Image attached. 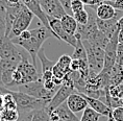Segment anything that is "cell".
<instances>
[{
	"instance_id": "1",
	"label": "cell",
	"mask_w": 123,
	"mask_h": 121,
	"mask_svg": "<svg viewBox=\"0 0 123 121\" xmlns=\"http://www.w3.org/2000/svg\"><path fill=\"white\" fill-rule=\"evenodd\" d=\"M55 37L51 29L47 28L45 26H40L38 28L25 30L20 36L12 39V42L15 45L22 47L24 50H26L29 53L32 61V65L37 67V57L38 52L43 47V44L47 39Z\"/></svg>"
},
{
	"instance_id": "2",
	"label": "cell",
	"mask_w": 123,
	"mask_h": 121,
	"mask_svg": "<svg viewBox=\"0 0 123 121\" xmlns=\"http://www.w3.org/2000/svg\"><path fill=\"white\" fill-rule=\"evenodd\" d=\"M8 93L13 95V97L17 104V111L20 114L28 113V112H35L38 110H44L47 107L48 102L47 100L43 99H38L32 96H29L22 93L20 91H14V90H8Z\"/></svg>"
},
{
	"instance_id": "3",
	"label": "cell",
	"mask_w": 123,
	"mask_h": 121,
	"mask_svg": "<svg viewBox=\"0 0 123 121\" xmlns=\"http://www.w3.org/2000/svg\"><path fill=\"white\" fill-rule=\"evenodd\" d=\"M82 41V40H81ZM86 51H87L89 70L91 74L98 75L103 69L104 65V49L98 47V46L92 45L88 41H82Z\"/></svg>"
},
{
	"instance_id": "4",
	"label": "cell",
	"mask_w": 123,
	"mask_h": 121,
	"mask_svg": "<svg viewBox=\"0 0 123 121\" xmlns=\"http://www.w3.org/2000/svg\"><path fill=\"white\" fill-rule=\"evenodd\" d=\"M32 19H33V14L25 5L22 4L16 18H15V21L13 23V26H12V30L10 32L8 38L12 40L18 36H20L25 30H28V27L31 24Z\"/></svg>"
},
{
	"instance_id": "5",
	"label": "cell",
	"mask_w": 123,
	"mask_h": 121,
	"mask_svg": "<svg viewBox=\"0 0 123 121\" xmlns=\"http://www.w3.org/2000/svg\"><path fill=\"white\" fill-rule=\"evenodd\" d=\"M17 91L25 93V94L32 96V97H35V98L43 99V100H47V101L50 100V99L53 97V95L55 94V93L51 92V91H48V90L45 88L42 79L38 80V82H33V83H26V85L19 86Z\"/></svg>"
},
{
	"instance_id": "6",
	"label": "cell",
	"mask_w": 123,
	"mask_h": 121,
	"mask_svg": "<svg viewBox=\"0 0 123 121\" xmlns=\"http://www.w3.org/2000/svg\"><path fill=\"white\" fill-rule=\"evenodd\" d=\"M119 30H117L107 43L104 50V65L100 73L107 74L117 63V46L119 44Z\"/></svg>"
},
{
	"instance_id": "7",
	"label": "cell",
	"mask_w": 123,
	"mask_h": 121,
	"mask_svg": "<svg viewBox=\"0 0 123 121\" xmlns=\"http://www.w3.org/2000/svg\"><path fill=\"white\" fill-rule=\"evenodd\" d=\"M0 58L20 64L22 61V51L18 49V46L15 45L10 38L4 37L0 39Z\"/></svg>"
},
{
	"instance_id": "8",
	"label": "cell",
	"mask_w": 123,
	"mask_h": 121,
	"mask_svg": "<svg viewBox=\"0 0 123 121\" xmlns=\"http://www.w3.org/2000/svg\"><path fill=\"white\" fill-rule=\"evenodd\" d=\"M75 92L74 87L71 86H67V85H62L60 87V89L56 91V93L53 95V97L50 99V101L48 102L47 107L45 108V110L47 111V113H51L53 112L55 108H57L61 104H63L64 102L67 101V99L69 98V96L72 94V93Z\"/></svg>"
},
{
	"instance_id": "9",
	"label": "cell",
	"mask_w": 123,
	"mask_h": 121,
	"mask_svg": "<svg viewBox=\"0 0 123 121\" xmlns=\"http://www.w3.org/2000/svg\"><path fill=\"white\" fill-rule=\"evenodd\" d=\"M18 70L22 73L23 78H24V85L33 82H38V80L42 79V73L40 74L37 70V67H35L29 61L27 60L24 52L22 51V61L18 65Z\"/></svg>"
},
{
	"instance_id": "10",
	"label": "cell",
	"mask_w": 123,
	"mask_h": 121,
	"mask_svg": "<svg viewBox=\"0 0 123 121\" xmlns=\"http://www.w3.org/2000/svg\"><path fill=\"white\" fill-rule=\"evenodd\" d=\"M49 26H50V29L55 35V38L56 39L66 42L67 44L71 45L72 47H75L76 46V43H77V38H76V36H72V35H69L68 32H66L65 29H64L63 26H62L60 19L49 18Z\"/></svg>"
},
{
	"instance_id": "11",
	"label": "cell",
	"mask_w": 123,
	"mask_h": 121,
	"mask_svg": "<svg viewBox=\"0 0 123 121\" xmlns=\"http://www.w3.org/2000/svg\"><path fill=\"white\" fill-rule=\"evenodd\" d=\"M39 2L43 11L49 18L61 20L65 15H67V12L58 0H39Z\"/></svg>"
},
{
	"instance_id": "12",
	"label": "cell",
	"mask_w": 123,
	"mask_h": 121,
	"mask_svg": "<svg viewBox=\"0 0 123 121\" xmlns=\"http://www.w3.org/2000/svg\"><path fill=\"white\" fill-rule=\"evenodd\" d=\"M120 18L115 17L111 20H100V19H96L97 22V26L101 32H103L107 38L111 39L112 37L115 35V32L117 30H119V26H118V21Z\"/></svg>"
},
{
	"instance_id": "13",
	"label": "cell",
	"mask_w": 123,
	"mask_h": 121,
	"mask_svg": "<svg viewBox=\"0 0 123 121\" xmlns=\"http://www.w3.org/2000/svg\"><path fill=\"white\" fill-rule=\"evenodd\" d=\"M67 104L68 108L71 110L73 113H78V112L85 111L88 108V101L86 100V98L81 94H79L77 92L72 93L69 96V98L67 99Z\"/></svg>"
},
{
	"instance_id": "14",
	"label": "cell",
	"mask_w": 123,
	"mask_h": 121,
	"mask_svg": "<svg viewBox=\"0 0 123 121\" xmlns=\"http://www.w3.org/2000/svg\"><path fill=\"white\" fill-rule=\"evenodd\" d=\"M79 94H81V93H79ZM81 95L86 98V100L88 101L89 107H90L92 110H94L95 112H97V113L100 114L101 116H105L107 118L112 117V112H113V110L111 108L107 107L106 103H104V102L101 101L100 99L89 97V96L85 95V94H81Z\"/></svg>"
},
{
	"instance_id": "15",
	"label": "cell",
	"mask_w": 123,
	"mask_h": 121,
	"mask_svg": "<svg viewBox=\"0 0 123 121\" xmlns=\"http://www.w3.org/2000/svg\"><path fill=\"white\" fill-rule=\"evenodd\" d=\"M25 6L33 14V16L39 18L40 21H41L42 24H43V26H45V27H47V28L50 29V26H49V17L45 14V12L43 11L39 0H33V1H31L30 3L26 4Z\"/></svg>"
},
{
	"instance_id": "16",
	"label": "cell",
	"mask_w": 123,
	"mask_h": 121,
	"mask_svg": "<svg viewBox=\"0 0 123 121\" xmlns=\"http://www.w3.org/2000/svg\"><path fill=\"white\" fill-rule=\"evenodd\" d=\"M95 12H96V17L100 20H111L117 17V14H118V12L109 2H103L99 4L98 6H96Z\"/></svg>"
},
{
	"instance_id": "17",
	"label": "cell",
	"mask_w": 123,
	"mask_h": 121,
	"mask_svg": "<svg viewBox=\"0 0 123 121\" xmlns=\"http://www.w3.org/2000/svg\"><path fill=\"white\" fill-rule=\"evenodd\" d=\"M53 112L56 114V116L63 121H79L77 116L68 108L67 102H64L63 104H61L60 107L57 108H55Z\"/></svg>"
},
{
	"instance_id": "18",
	"label": "cell",
	"mask_w": 123,
	"mask_h": 121,
	"mask_svg": "<svg viewBox=\"0 0 123 121\" xmlns=\"http://www.w3.org/2000/svg\"><path fill=\"white\" fill-rule=\"evenodd\" d=\"M61 23H62V26H63V28L65 29L66 32H68L69 35L75 36L76 32H77L78 24L75 21L74 17L67 14L61 19Z\"/></svg>"
},
{
	"instance_id": "19",
	"label": "cell",
	"mask_w": 123,
	"mask_h": 121,
	"mask_svg": "<svg viewBox=\"0 0 123 121\" xmlns=\"http://www.w3.org/2000/svg\"><path fill=\"white\" fill-rule=\"evenodd\" d=\"M76 38H77V43H76V46L74 47V52H73L72 58H76V60H85L88 61L87 57V51H86V48L84 44H82V41L77 33H75Z\"/></svg>"
},
{
	"instance_id": "20",
	"label": "cell",
	"mask_w": 123,
	"mask_h": 121,
	"mask_svg": "<svg viewBox=\"0 0 123 121\" xmlns=\"http://www.w3.org/2000/svg\"><path fill=\"white\" fill-rule=\"evenodd\" d=\"M38 57L40 58V61H41L42 72H45V71H52L55 63H54V62H52L51 60H49V58L46 57L43 47L40 49V51L38 52Z\"/></svg>"
},
{
	"instance_id": "21",
	"label": "cell",
	"mask_w": 123,
	"mask_h": 121,
	"mask_svg": "<svg viewBox=\"0 0 123 121\" xmlns=\"http://www.w3.org/2000/svg\"><path fill=\"white\" fill-rule=\"evenodd\" d=\"M71 62H72L71 57H69V55H67V54H64L58 58V61L55 63V65L60 67L61 69H63L67 74H69L70 72H71V69H70Z\"/></svg>"
},
{
	"instance_id": "22",
	"label": "cell",
	"mask_w": 123,
	"mask_h": 121,
	"mask_svg": "<svg viewBox=\"0 0 123 121\" xmlns=\"http://www.w3.org/2000/svg\"><path fill=\"white\" fill-rule=\"evenodd\" d=\"M101 115L98 114L97 112L92 110L90 107H88L82 113V116L79 121H98Z\"/></svg>"
},
{
	"instance_id": "23",
	"label": "cell",
	"mask_w": 123,
	"mask_h": 121,
	"mask_svg": "<svg viewBox=\"0 0 123 121\" xmlns=\"http://www.w3.org/2000/svg\"><path fill=\"white\" fill-rule=\"evenodd\" d=\"M20 118V113L17 110H2L1 119L5 121H18Z\"/></svg>"
},
{
	"instance_id": "24",
	"label": "cell",
	"mask_w": 123,
	"mask_h": 121,
	"mask_svg": "<svg viewBox=\"0 0 123 121\" xmlns=\"http://www.w3.org/2000/svg\"><path fill=\"white\" fill-rule=\"evenodd\" d=\"M6 33V10L0 7V39L4 38Z\"/></svg>"
},
{
	"instance_id": "25",
	"label": "cell",
	"mask_w": 123,
	"mask_h": 121,
	"mask_svg": "<svg viewBox=\"0 0 123 121\" xmlns=\"http://www.w3.org/2000/svg\"><path fill=\"white\" fill-rule=\"evenodd\" d=\"M73 17H74V19L78 25H86L89 21V13L86 10L73 14Z\"/></svg>"
},
{
	"instance_id": "26",
	"label": "cell",
	"mask_w": 123,
	"mask_h": 121,
	"mask_svg": "<svg viewBox=\"0 0 123 121\" xmlns=\"http://www.w3.org/2000/svg\"><path fill=\"white\" fill-rule=\"evenodd\" d=\"M31 121H50V116L45 110H38L33 112Z\"/></svg>"
},
{
	"instance_id": "27",
	"label": "cell",
	"mask_w": 123,
	"mask_h": 121,
	"mask_svg": "<svg viewBox=\"0 0 123 121\" xmlns=\"http://www.w3.org/2000/svg\"><path fill=\"white\" fill-rule=\"evenodd\" d=\"M84 10H85V4L82 3V1H80V0H72V2H71L72 16H73V14L80 12V11H84Z\"/></svg>"
},
{
	"instance_id": "28",
	"label": "cell",
	"mask_w": 123,
	"mask_h": 121,
	"mask_svg": "<svg viewBox=\"0 0 123 121\" xmlns=\"http://www.w3.org/2000/svg\"><path fill=\"white\" fill-rule=\"evenodd\" d=\"M112 117L115 121H123V107L113 108Z\"/></svg>"
},
{
	"instance_id": "29",
	"label": "cell",
	"mask_w": 123,
	"mask_h": 121,
	"mask_svg": "<svg viewBox=\"0 0 123 121\" xmlns=\"http://www.w3.org/2000/svg\"><path fill=\"white\" fill-rule=\"evenodd\" d=\"M85 5H89V6H98L99 4L103 3L105 1H112V0H80Z\"/></svg>"
},
{
	"instance_id": "30",
	"label": "cell",
	"mask_w": 123,
	"mask_h": 121,
	"mask_svg": "<svg viewBox=\"0 0 123 121\" xmlns=\"http://www.w3.org/2000/svg\"><path fill=\"white\" fill-rule=\"evenodd\" d=\"M58 1H60L62 3V5L64 6L65 11L67 12V14L72 16V12H71V2H72V0H58Z\"/></svg>"
},
{
	"instance_id": "31",
	"label": "cell",
	"mask_w": 123,
	"mask_h": 121,
	"mask_svg": "<svg viewBox=\"0 0 123 121\" xmlns=\"http://www.w3.org/2000/svg\"><path fill=\"white\" fill-rule=\"evenodd\" d=\"M111 5H113L115 10L123 11V0H113V1H109Z\"/></svg>"
},
{
	"instance_id": "32",
	"label": "cell",
	"mask_w": 123,
	"mask_h": 121,
	"mask_svg": "<svg viewBox=\"0 0 123 121\" xmlns=\"http://www.w3.org/2000/svg\"><path fill=\"white\" fill-rule=\"evenodd\" d=\"M123 58V42H119L117 46V63Z\"/></svg>"
},
{
	"instance_id": "33",
	"label": "cell",
	"mask_w": 123,
	"mask_h": 121,
	"mask_svg": "<svg viewBox=\"0 0 123 121\" xmlns=\"http://www.w3.org/2000/svg\"><path fill=\"white\" fill-rule=\"evenodd\" d=\"M33 112H28V113H23L20 114V118L18 121H31Z\"/></svg>"
},
{
	"instance_id": "34",
	"label": "cell",
	"mask_w": 123,
	"mask_h": 121,
	"mask_svg": "<svg viewBox=\"0 0 123 121\" xmlns=\"http://www.w3.org/2000/svg\"><path fill=\"white\" fill-rule=\"evenodd\" d=\"M53 79V73L52 71H45L42 72V80L43 82H49Z\"/></svg>"
},
{
	"instance_id": "35",
	"label": "cell",
	"mask_w": 123,
	"mask_h": 121,
	"mask_svg": "<svg viewBox=\"0 0 123 121\" xmlns=\"http://www.w3.org/2000/svg\"><path fill=\"white\" fill-rule=\"evenodd\" d=\"M0 7H2V8H5V10H7V8L12 7V5L7 2V0H0Z\"/></svg>"
},
{
	"instance_id": "36",
	"label": "cell",
	"mask_w": 123,
	"mask_h": 121,
	"mask_svg": "<svg viewBox=\"0 0 123 121\" xmlns=\"http://www.w3.org/2000/svg\"><path fill=\"white\" fill-rule=\"evenodd\" d=\"M49 116H50V121H63V120H61L60 118L56 116V114H55L54 112L49 113Z\"/></svg>"
},
{
	"instance_id": "37",
	"label": "cell",
	"mask_w": 123,
	"mask_h": 121,
	"mask_svg": "<svg viewBox=\"0 0 123 121\" xmlns=\"http://www.w3.org/2000/svg\"><path fill=\"white\" fill-rule=\"evenodd\" d=\"M7 2L12 5V6H17V5L21 4V1H20V0H7Z\"/></svg>"
},
{
	"instance_id": "38",
	"label": "cell",
	"mask_w": 123,
	"mask_h": 121,
	"mask_svg": "<svg viewBox=\"0 0 123 121\" xmlns=\"http://www.w3.org/2000/svg\"><path fill=\"white\" fill-rule=\"evenodd\" d=\"M20 1H21V3H22L23 5H26V4L30 3L31 1H33V0H20Z\"/></svg>"
},
{
	"instance_id": "39",
	"label": "cell",
	"mask_w": 123,
	"mask_h": 121,
	"mask_svg": "<svg viewBox=\"0 0 123 121\" xmlns=\"http://www.w3.org/2000/svg\"><path fill=\"white\" fill-rule=\"evenodd\" d=\"M117 64H119V65H121V66H123V58H122V60H120Z\"/></svg>"
},
{
	"instance_id": "40",
	"label": "cell",
	"mask_w": 123,
	"mask_h": 121,
	"mask_svg": "<svg viewBox=\"0 0 123 121\" xmlns=\"http://www.w3.org/2000/svg\"><path fill=\"white\" fill-rule=\"evenodd\" d=\"M107 121H115V120H114V119H113V117H110V118H109V119H107Z\"/></svg>"
},
{
	"instance_id": "41",
	"label": "cell",
	"mask_w": 123,
	"mask_h": 121,
	"mask_svg": "<svg viewBox=\"0 0 123 121\" xmlns=\"http://www.w3.org/2000/svg\"><path fill=\"white\" fill-rule=\"evenodd\" d=\"M2 110H3V108H0V120H1V114H2Z\"/></svg>"
},
{
	"instance_id": "42",
	"label": "cell",
	"mask_w": 123,
	"mask_h": 121,
	"mask_svg": "<svg viewBox=\"0 0 123 121\" xmlns=\"http://www.w3.org/2000/svg\"><path fill=\"white\" fill-rule=\"evenodd\" d=\"M0 121H5V120H3V119H1V120H0Z\"/></svg>"
},
{
	"instance_id": "43",
	"label": "cell",
	"mask_w": 123,
	"mask_h": 121,
	"mask_svg": "<svg viewBox=\"0 0 123 121\" xmlns=\"http://www.w3.org/2000/svg\"><path fill=\"white\" fill-rule=\"evenodd\" d=\"M122 100H123V98H122Z\"/></svg>"
},
{
	"instance_id": "44",
	"label": "cell",
	"mask_w": 123,
	"mask_h": 121,
	"mask_svg": "<svg viewBox=\"0 0 123 121\" xmlns=\"http://www.w3.org/2000/svg\"><path fill=\"white\" fill-rule=\"evenodd\" d=\"M0 60H1V58H0Z\"/></svg>"
}]
</instances>
